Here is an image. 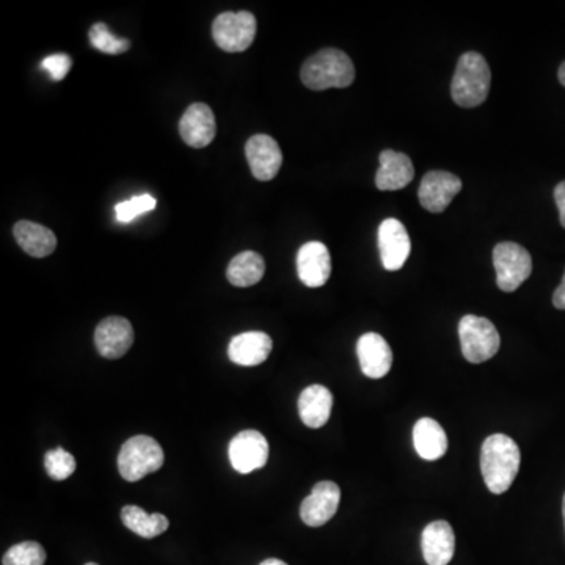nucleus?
Segmentation results:
<instances>
[{
	"label": "nucleus",
	"mask_w": 565,
	"mask_h": 565,
	"mask_svg": "<svg viewBox=\"0 0 565 565\" xmlns=\"http://www.w3.org/2000/svg\"><path fill=\"white\" fill-rule=\"evenodd\" d=\"M121 520L124 526L143 537V539H154L167 531L170 522L162 514H148L139 506H124L121 509Z\"/></svg>",
	"instance_id": "obj_24"
},
{
	"label": "nucleus",
	"mask_w": 565,
	"mask_h": 565,
	"mask_svg": "<svg viewBox=\"0 0 565 565\" xmlns=\"http://www.w3.org/2000/svg\"><path fill=\"white\" fill-rule=\"evenodd\" d=\"M553 305H555L558 310H565V274L562 278L561 285L556 289L555 294H553Z\"/></svg>",
	"instance_id": "obj_31"
},
{
	"label": "nucleus",
	"mask_w": 565,
	"mask_h": 565,
	"mask_svg": "<svg viewBox=\"0 0 565 565\" xmlns=\"http://www.w3.org/2000/svg\"><path fill=\"white\" fill-rule=\"evenodd\" d=\"M164 451L161 445L148 435H135L121 446L118 454V470L121 478L137 482L164 465Z\"/></svg>",
	"instance_id": "obj_4"
},
{
	"label": "nucleus",
	"mask_w": 565,
	"mask_h": 565,
	"mask_svg": "<svg viewBox=\"0 0 565 565\" xmlns=\"http://www.w3.org/2000/svg\"><path fill=\"white\" fill-rule=\"evenodd\" d=\"M357 355L361 371L371 379H382L393 366V352L387 339L379 333H365L358 339Z\"/></svg>",
	"instance_id": "obj_15"
},
{
	"label": "nucleus",
	"mask_w": 565,
	"mask_h": 565,
	"mask_svg": "<svg viewBox=\"0 0 565 565\" xmlns=\"http://www.w3.org/2000/svg\"><path fill=\"white\" fill-rule=\"evenodd\" d=\"M423 556L429 565H448L456 551V536L448 522L429 523L421 536Z\"/></svg>",
	"instance_id": "obj_17"
},
{
	"label": "nucleus",
	"mask_w": 565,
	"mask_h": 565,
	"mask_svg": "<svg viewBox=\"0 0 565 565\" xmlns=\"http://www.w3.org/2000/svg\"><path fill=\"white\" fill-rule=\"evenodd\" d=\"M333 409V394L324 385L305 388L299 398V415L305 426L319 429L330 420Z\"/></svg>",
	"instance_id": "obj_20"
},
{
	"label": "nucleus",
	"mask_w": 565,
	"mask_h": 565,
	"mask_svg": "<svg viewBox=\"0 0 565 565\" xmlns=\"http://www.w3.org/2000/svg\"><path fill=\"white\" fill-rule=\"evenodd\" d=\"M85 565H99V564H96V562H88V564Z\"/></svg>",
	"instance_id": "obj_35"
},
{
	"label": "nucleus",
	"mask_w": 565,
	"mask_h": 565,
	"mask_svg": "<svg viewBox=\"0 0 565 565\" xmlns=\"http://www.w3.org/2000/svg\"><path fill=\"white\" fill-rule=\"evenodd\" d=\"M13 233H15L16 242L21 245L22 250L33 258L49 256L57 247L55 234L40 223L21 220V222L16 223Z\"/></svg>",
	"instance_id": "obj_21"
},
{
	"label": "nucleus",
	"mask_w": 565,
	"mask_h": 565,
	"mask_svg": "<svg viewBox=\"0 0 565 565\" xmlns=\"http://www.w3.org/2000/svg\"><path fill=\"white\" fill-rule=\"evenodd\" d=\"M562 517H564V525H565V495H564V500H562Z\"/></svg>",
	"instance_id": "obj_34"
},
{
	"label": "nucleus",
	"mask_w": 565,
	"mask_h": 565,
	"mask_svg": "<svg viewBox=\"0 0 565 565\" xmlns=\"http://www.w3.org/2000/svg\"><path fill=\"white\" fill-rule=\"evenodd\" d=\"M212 37L226 52H244L256 37V19L248 11L222 13L212 24Z\"/></svg>",
	"instance_id": "obj_7"
},
{
	"label": "nucleus",
	"mask_w": 565,
	"mask_h": 565,
	"mask_svg": "<svg viewBox=\"0 0 565 565\" xmlns=\"http://www.w3.org/2000/svg\"><path fill=\"white\" fill-rule=\"evenodd\" d=\"M272 338L264 332H245L234 336L228 347V357L239 366H258L272 352Z\"/></svg>",
	"instance_id": "obj_19"
},
{
	"label": "nucleus",
	"mask_w": 565,
	"mask_h": 565,
	"mask_svg": "<svg viewBox=\"0 0 565 565\" xmlns=\"http://www.w3.org/2000/svg\"><path fill=\"white\" fill-rule=\"evenodd\" d=\"M259 565H288L285 561H280V559L270 558L266 561L261 562Z\"/></svg>",
	"instance_id": "obj_32"
},
{
	"label": "nucleus",
	"mask_w": 565,
	"mask_h": 565,
	"mask_svg": "<svg viewBox=\"0 0 565 565\" xmlns=\"http://www.w3.org/2000/svg\"><path fill=\"white\" fill-rule=\"evenodd\" d=\"M71 65L73 60L66 54L49 55L48 59L43 60V68L48 71L52 81L65 79L66 74L70 73Z\"/></svg>",
	"instance_id": "obj_29"
},
{
	"label": "nucleus",
	"mask_w": 565,
	"mask_h": 565,
	"mask_svg": "<svg viewBox=\"0 0 565 565\" xmlns=\"http://www.w3.org/2000/svg\"><path fill=\"white\" fill-rule=\"evenodd\" d=\"M522 454L517 443L504 434L485 438L481 449V471L485 485L495 495L507 492L517 478Z\"/></svg>",
	"instance_id": "obj_1"
},
{
	"label": "nucleus",
	"mask_w": 565,
	"mask_h": 565,
	"mask_svg": "<svg viewBox=\"0 0 565 565\" xmlns=\"http://www.w3.org/2000/svg\"><path fill=\"white\" fill-rule=\"evenodd\" d=\"M460 346L463 357L478 365L498 354L501 346L500 333L489 319L474 314L463 316L459 322Z\"/></svg>",
	"instance_id": "obj_5"
},
{
	"label": "nucleus",
	"mask_w": 565,
	"mask_h": 565,
	"mask_svg": "<svg viewBox=\"0 0 565 565\" xmlns=\"http://www.w3.org/2000/svg\"><path fill=\"white\" fill-rule=\"evenodd\" d=\"M216 118L206 104H192L179 121V134L192 148H205L216 137Z\"/></svg>",
	"instance_id": "obj_16"
},
{
	"label": "nucleus",
	"mask_w": 565,
	"mask_h": 565,
	"mask_svg": "<svg viewBox=\"0 0 565 565\" xmlns=\"http://www.w3.org/2000/svg\"><path fill=\"white\" fill-rule=\"evenodd\" d=\"M413 443L418 456L424 460H437L448 451V435L437 421L421 418L413 429Z\"/></svg>",
	"instance_id": "obj_22"
},
{
	"label": "nucleus",
	"mask_w": 565,
	"mask_h": 565,
	"mask_svg": "<svg viewBox=\"0 0 565 565\" xmlns=\"http://www.w3.org/2000/svg\"><path fill=\"white\" fill-rule=\"evenodd\" d=\"M555 201L559 211V222L565 228V181L556 186Z\"/></svg>",
	"instance_id": "obj_30"
},
{
	"label": "nucleus",
	"mask_w": 565,
	"mask_h": 565,
	"mask_svg": "<svg viewBox=\"0 0 565 565\" xmlns=\"http://www.w3.org/2000/svg\"><path fill=\"white\" fill-rule=\"evenodd\" d=\"M44 468L54 481H65L76 471V459L63 448H54L44 456Z\"/></svg>",
	"instance_id": "obj_27"
},
{
	"label": "nucleus",
	"mask_w": 565,
	"mask_h": 565,
	"mask_svg": "<svg viewBox=\"0 0 565 565\" xmlns=\"http://www.w3.org/2000/svg\"><path fill=\"white\" fill-rule=\"evenodd\" d=\"M492 73L487 60L478 52H465L457 62L452 77L451 96L465 109L481 106L489 96Z\"/></svg>",
	"instance_id": "obj_3"
},
{
	"label": "nucleus",
	"mask_w": 565,
	"mask_h": 565,
	"mask_svg": "<svg viewBox=\"0 0 565 565\" xmlns=\"http://www.w3.org/2000/svg\"><path fill=\"white\" fill-rule=\"evenodd\" d=\"M341 490L332 481H322L314 485L313 492L303 500L300 517L311 528H319L330 522L338 511Z\"/></svg>",
	"instance_id": "obj_9"
},
{
	"label": "nucleus",
	"mask_w": 565,
	"mask_h": 565,
	"mask_svg": "<svg viewBox=\"0 0 565 565\" xmlns=\"http://www.w3.org/2000/svg\"><path fill=\"white\" fill-rule=\"evenodd\" d=\"M245 154H247L248 165L252 168L253 176L258 181H270L280 172L283 153H281L277 140L272 139L270 135H253L245 146Z\"/></svg>",
	"instance_id": "obj_12"
},
{
	"label": "nucleus",
	"mask_w": 565,
	"mask_h": 565,
	"mask_svg": "<svg viewBox=\"0 0 565 565\" xmlns=\"http://www.w3.org/2000/svg\"><path fill=\"white\" fill-rule=\"evenodd\" d=\"M559 82L565 87V62L562 63L561 68L558 71Z\"/></svg>",
	"instance_id": "obj_33"
},
{
	"label": "nucleus",
	"mask_w": 565,
	"mask_h": 565,
	"mask_svg": "<svg viewBox=\"0 0 565 565\" xmlns=\"http://www.w3.org/2000/svg\"><path fill=\"white\" fill-rule=\"evenodd\" d=\"M380 168L376 175L379 190H401L415 178V168L410 157L398 151L385 150L380 153Z\"/></svg>",
	"instance_id": "obj_18"
},
{
	"label": "nucleus",
	"mask_w": 565,
	"mask_h": 565,
	"mask_svg": "<svg viewBox=\"0 0 565 565\" xmlns=\"http://www.w3.org/2000/svg\"><path fill=\"white\" fill-rule=\"evenodd\" d=\"M88 37H90V43H92L93 48L104 52V54L120 55L123 54V52L129 51V48H131L129 40L115 37V35L110 32L109 27L103 24V22L95 24V26L90 29Z\"/></svg>",
	"instance_id": "obj_26"
},
{
	"label": "nucleus",
	"mask_w": 565,
	"mask_h": 565,
	"mask_svg": "<svg viewBox=\"0 0 565 565\" xmlns=\"http://www.w3.org/2000/svg\"><path fill=\"white\" fill-rule=\"evenodd\" d=\"M266 264L263 256L256 252H242L231 259L226 269V278L237 288H248L256 285L264 277Z\"/></svg>",
	"instance_id": "obj_23"
},
{
	"label": "nucleus",
	"mask_w": 565,
	"mask_h": 565,
	"mask_svg": "<svg viewBox=\"0 0 565 565\" xmlns=\"http://www.w3.org/2000/svg\"><path fill=\"white\" fill-rule=\"evenodd\" d=\"M493 266L498 288L504 292H514L531 277L533 259L522 245L501 242L493 248Z\"/></svg>",
	"instance_id": "obj_6"
},
{
	"label": "nucleus",
	"mask_w": 565,
	"mask_h": 565,
	"mask_svg": "<svg viewBox=\"0 0 565 565\" xmlns=\"http://www.w3.org/2000/svg\"><path fill=\"white\" fill-rule=\"evenodd\" d=\"M297 272L303 285L321 288L332 275V258L329 248L322 242H307L297 253Z\"/></svg>",
	"instance_id": "obj_14"
},
{
	"label": "nucleus",
	"mask_w": 565,
	"mask_h": 565,
	"mask_svg": "<svg viewBox=\"0 0 565 565\" xmlns=\"http://www.w3.org/2000/svg\"><path fill=\"white\" fill-rule=\"evenodd\" d=\"M228 456L237 473L250 474L266 465L269 443L261 432L242 431L231 440Z\"/></svg>",
	"instance_id": "obj_8"
},
{
	"label": "nucleus",
	"mask_w": 565,
	"mask_h": 565,
	"mask_svg": "<svg viewBox=\"0 0 565 565\" xmlns=\"http://www.w3.org/2000/svg\"><path fill=\"white\" fill-rule=\"evenodd\" d=\"M156 198L151 197L150 194L139 195V197L131 198V200L123 201L115 206L117 212V219L123 223L132 222L135 217L142 216L145 212L153 211L156 208Z\"/></svg>",
	"instance_id": "obj_28"
},
{
	"label": "nucleus",
	"mask_w": 565,
	"mask_h": 565,
	"mask_svg": "<svg viewBox=\"0 0 565 565\" xmlns=\"http://www.w3.org/2000/svg\"><path fill=\"white\" fill-rule=\"evenodd\" d=\"M460 190H462V181L459 176L435 170L424 176L418 197L424 209L440 214L451 205V201L456 198Z\"/></svg>",
	"instance_id": "obj_11"
},
{
	"label": "nucleus",
	"mask_w": 565,
	"mask_h": 565,
	"mask_svg": "<svg viewBox=\"0 0 565 565\" xmlns=\"http://www.w3.org/2000/svg\"><path fill=\"white\" fill-rule=\"evenodd\" d=\"M134 343V329L128 319L120 316L104 319L95 332V344L101 357L117 360L123 357Z\"/></svg>",
	"instance_id": "obj_13"
},
{
	"label": "nucleus",
	"mask_w": 565,
	"mask_h": 565,
	"mask_svg": "<svg viewBox=\"0 0 565 565\" xmlns=\"http://www.w3.org/2000/svg\"><path fill=\"white\" fill-rule=\"evenodd\" d=\"M379 252L385 269H402L412 252L407 228L398 219L383 220L379 226Z\"/></svg>",
	"instance_id": "obj_10"
},
{
	"label": "nucleus",
	"mask_w": 565,
	"mask_h": 565,
	"mask_svg": "<svg viewBox=\"0 0 565 565\" xmlns=\"http://www.w3.org/2000/svg\"><path fill=\"white\" fill-rule=\"evenodd\" d=\"M300 77L305 87L321 92L327 88H346L355 81V66L339 49H322L303 63Z\"/></svg>",
	"instance_id": "obj_2"
},
{
	"label": "nucleus",
	"mask_w": 565,
	"mask_h": 565,
	"mask_svg": "<svg viewBox=\"0 0 565 565\" xmlns=\"http://www.w3.org/2000/svg\"><path fill=\"white\" fill-rule=\"evenodd\" d=\"M46 550L33 540L13 545L2 558V565H44Z\"/></svg>",
	"instance_id": "obj_25"
}]
</instances>
